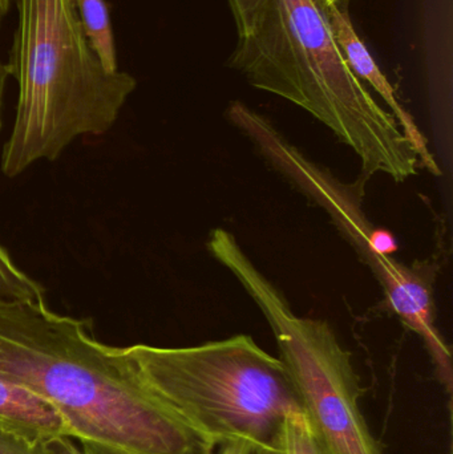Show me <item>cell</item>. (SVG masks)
Wrapping results in <instances>:
<instances>
[{
    "instance_id": "6",
    "label": "cell",
    "mask_w": 453,
    "mask_h": 454,
    "mask_svg": "<svg viewBox=\"0 0 453 454\" xmlns=\"http://www.w3.org/2000/svg\"><path fill=\"white\" fill-rule=\"evenodd\" d=\"M229 120L260 149L265 159L293 185L326 210L346 239L358 251L385 291L391 311L422 338L441 383L452 391V356L435 325L433 270L394 261L395 237L371 225L355 186L346 185L290 144L270 121L239 101L228 109Z\"/></svg>"
},
{
    "instance_id": "5",
    "label": "cell",
    "mask_w": 453,
    "mask_h": 454,
    "mask_svg": "<svg viewBox=\"0 0 453 454\" xmlns=\"http://www.w3.org/2000/svg\"><path fill=\"white\" fill-rule=\"evenodd\" d=\"M207 248L244 286L268 320L322 454H382L362 413L361 381L353 357L332 325L298 317L231 232L213 230Z\"/></svg>"
},
{
    "instance_id": "2",
    "label": "cell",
    "mask_w": 453,
    "mask_h": 454,
    "mask_svg": "<svg viewBox=\"0 0 453 454\" xmlns=\"http://www.w3.org/2000/svg\"><path fill=\"white\" fill-rule=\"evenodd\" d=\"M229 67L252 87L305 109L361 160L366 176L403 183L420 167L391 112L346 63L324 0H271L238 36Z\"/></svg>"
},
{
    "instance_id": "17",
    "label": "cell",
    "mask_w": 453,
    "mask_h": 454,
    "mask_svg": "<svg viewBox=\"0 0 453 454\" xmlns=\"http://www.w3.org/2000/svg\"><path fill=\"white\" fill-rule=\"evenodd\" d=\"M327 5L330 4H338V3L342 2V0H324Z\"/></svg>"
},
{
    "instance_id": "12",
    "label": "cell",
    "mask_w": 453,
    "mask_h": 454,
    "mask_svg": "<svg viewBox=\"0 0 453 454\" xmlns=\"http://www.w3.org/2000/svg\"><path fill=\"white\" fill-rule=\"evenodd\" d=\"M60 440L37 442L0 429V454H66Z\"/></svg>"
},
{
    "instance_id": "4",
    "label": "cell",
    "mask_w": 453,
    "mask_h": 454,
    "mask_svg": "<svg viewBox=\"0 0 453 454\" xmlns=\"http://www.w3.org/2000/svg\"><path fill=\"white\" fill-rule=\"evenodd\" d=\"M145 383L217 450L249 442L273 454L287 416L303 412L281 357L249 335L191 347H124Z\"/></svg>"
},
{
    "instance_id": "9",
    "label": "cell",
    "mask_w": 453,
    "mask_h": 454,
    "mask_svg": "<svg viewBox=\"0 0 453 454\" xmlns=\"http://www.w3.org/2000/svg\"><path fill=\"white\" fill-rule=\"evenodd\" d=\"M74 3L85 36L101 66L108 72L120 71L108 3L105 0H74Z\"/></svg>"
},
{
    "instance_id": "8",
    "label": "cell",
    "mask_w": 453,
    "mask_h": 454,
    "mask_svg": "<svg viewBox=\"0 0 453 454\" xmlns=\"http://www.w3.org/2000/svg\"><path fill=\"white\" fill-rule=\"evenodd\" d=\"M0 429L37 442L71 439L66 421L43 397L2 378Z\"/></svg>"
},
{
    "instance_id": "1",
    "label": "cell",
    "mask_w": 453,
    "mask_h": 454,
    "mask_svg": "<svg viewBox=\"0 0 453 454\" xmlns=\"http://www.w3.org/2000/svg\"><path fill=\"white\" fill-rule=\"evenodd\" d=\"M0 378L39 395L87 454H215L90 322L44 299L0 301Z\"/></svg>"
},
{
    "instance_id": "15",
    "label": "cell",
    "mask_w": 453,
    "mask_h": 454,
    "mask_svg": "<svg viewBox=\"0 0 453 454\" xmlns=\"http://www.w3.org/2000/svg\"><path fill=\"white\" fill-rule=\"evenodd\" d=\"M8 77H10V72H8L7 64H3L0 61V130L3 128V98H4Z\"/></svg>"
},
{
    "instance_id": "11",
    "label": "cell",
    "mask_w": 453,
    "mask_h": 454,
    "mask_svg": "<svg viewBox=\"0 0 453 454\" xmlns=\"http://www.w3.org/2000/svg\"><path fill=\"white\" fill-rule=\"evenodd\" d=\"M273 454H322L305 413L285 419Z\"/></svg>"
},
{
    "instance_id": "13",
    "label": "cell",
    "mask_w": 453,
    "mask_h": 454,
    "mask_svg": "<svg viewBox=\"0 0 453 454\" xmlns=\"http://www.w3.org/2000/svg\"><path fill=\"white\" fill-rule=\"evenodd\" d=\"M238 36H244L271 0H228Z\"/></svg>"
},
{
    "instance_id": "14",
    "label": "cell",
    "mask_w": 453,
    "mask_h": 454,
    "mask_svg": "<svg viewBox=\"0 0 453 454\" xmlns=\"http://www.w3.org/2000/svg\"><path fill=\"white\" fill-rule=\"evenodd\" d=\"M217 454H257L254 448L245 442H229V444L221 445Z\"/></svg>"
},
{
    "instance_id": "3",
    "label": "cell",
    "mask_w": 453,
    "mask_h": 454,
    "mask_svg": "<svg viewBox=\"0 0 453 454\" xmlns=\"http://www.w3.org/2000/svg\"><path fill=\"white\" fill-rule=\"evenodd\" d=\"M16 8L7 67L18 82V106L2 154L10 178L58 159L77 137L111 130L137 87L128 72L101 66L74 0H16Z\"/></svg>"
},
{
    "instance_id": "10",
    "label": "cell",
    "mask_w": 453,
    "mask_h": 454,
    "mask_svg": "<svg viewBox=\"0 0 453 454\" xmlns=\"http://www.w3.org/2000/svg\"><path fill=\"white\" fill-rule=\"evenodd\" d=\"M44 295V287L28 277L0 245V301H40Z\"/></svg>"
},
{
    "instance_id": "7",
    "label": "cell",
    "mask_w": 453,
    "mask_h": 454,
    "mask_svg": "<svg viewBox=\"0 0 453 454\" xmlns=\"http://www.w3.org/2000/svg\"><path fill=\"white\" fill-rule=\"evenodd\" d=\"M327 15H329L330 27H332L335 43L353 74L361 82H366L367 84L371 85L372 90H377L380 98L387 104L391 114L395 117L402 132L409 138L410 143L417 151L420 167L425 168L433 175H441L435 157L428 146L427 138L420 132L414 117L399 103L393 85L388 82L385 74L380 71L379 67L372 59L371 53L369 52L366 45L356 34L350 13L348 11L340 10L338 4H330L327 5Z\"/></svg>"
},
{
    "instance_id": "16",
    "label": "cell",
    "mask_w": 453,
    "mask_h": 454,
    "mask_svg": "<svg viewBox=\"0 0 453 454\" xmlns=\"http://www.w3.org/2000/svg\"><path fill=\"white\" fill-rule=\"evenodd\" d=\"M61 445H63L64 450H66V454H87L82 452V448L77 447L76 444H74V440L68 439V437H66V439L60 440Z\"/></svg>"
}]
</instances>
